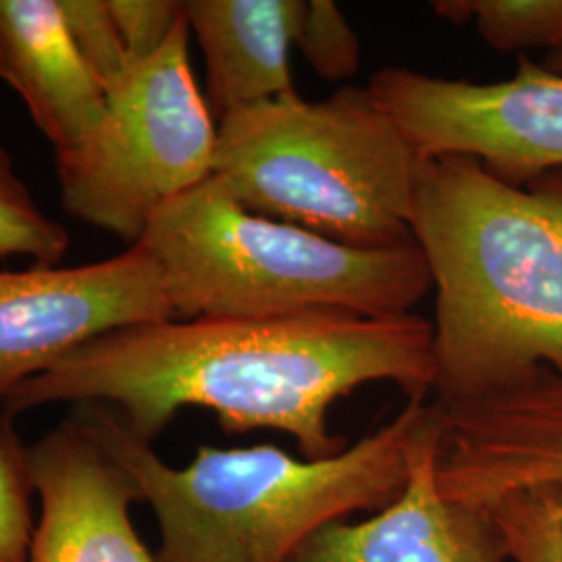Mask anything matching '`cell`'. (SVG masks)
Masks as SVG:
<instances>
[{
	"instance_id": "obj_1",
	"label": "cell",
	"mask_w": 562,
	"mask_h": 562,
	"mask_svg": "<svg viewBox=\"0 0 562 562\" xmlns=\"http://www.w3.org/2000/svg\"><path fill=\"white\" fill-rule=\"evenodd\" d=\"M367 383L406 401L436 385L431 322L417 313L311 311L271 319H188L117 329L63 357L4 402L7 415L53 402H101L153 442L181 408L211 411L227 434L273 429L304 459L348 443L329 411Z\"/></svg>"
},
{
	"instance_id": "obj_2",
	"label": "cell",
	"mask_w": 562,
	"mask_h": 562,
	"mask_svg": "<svg viewBox=\"0 0 562 562\" xmlns=\"http://www.w3.org/2000/svg\"><path fill=\"white\" fill-rule=\"evenodd\" d=\"M411 236L436 294V402L562 378V171L517 186L469 157H425Z\"/></svg>"
},
{
	"instance_id": "obj_3",
	"label": "cell",
	"mask_w": 562,
	"mask_h": 562,
	"mask_svg": "<svg viewBox=\"0 0 562 562\" xmlns=\"http://www.w3.org/2000/svg\"><path fill=\"white\" fill-rule=\"evenodd\" d=\"M76 419L153 506L159 562H290L323 527L398 498L438 408L406 401L392 422L329 459H296L267 443L199 446L183 469L162 461L106 404L81 402Z\"/></svg>"
},
{
	"instance_id": "obj_4",
	"label": "cell",
	"mask_w": 562,
	"mask_h": 562,
	"mask_svg": "<svg viewBox=\"0 0 562 562\" xmlns=\"http://www.w3.org/2000/svg\"><path fill=\"white\" fill-rule=\"evenodd\" d=\"M140 241L159 265L181 322L311 311L406 315L431 292L415 241L341 244L248 211L215 178L167 202Z\"/></svg>"
},
{
	"instance_id": "obj_5",
	"label": "cell",
	"mask_w": 562,
	"mask_h": 562,
	"mask_svg": "<svg viewBox=\"0 0 562 562\" xmlns=\"http://www.w3.org/2000/svg\"><path fill=\"white\" fill-rule=\"evenodd\" d=\"M425 157L367 88L325 101L299 92L220 120L213 178L252 213L325 238L411 244Z\"/></svg>"
},
{
	"instance_id": "obj_6",
	"label": "cell",
	"mask_w": 562,
	"mask_h": 562,
	"mask_svg": "<svg viewBox=\"0 0 562 562\" xmlns=\"http://www.w3.org/2000/svg\"><path fill=\"white\" fill-rule=\"evenodd\" d=\"M217 132L192 71L183 15L155 55L130 63L106 90L92 136L57 155L60 204L134 246L159 209L213 178Z\"/></svg>"
},
{
	"instance_id": "obj_7",
	"label": "cell",
	"mask_w": 562,
	"mask_h": 562,
	"mask_svg": "<svg viewBox=\"0 0 562 562\" xmlns=\"http://www.w3.org/2000/svg\"><path fill=\"white\" fill-rule=\"evenodd\" d=\"M367 92L423 157H469L517 186L562 171V74L525 55L506 80L385 67Z\"/></svg>"
},
{
	"instance_id": "obj_8",
	"label": "cell",
	"mask_w": 562,
	"mask_h": 562,
	"mask_svg": "<svg viewBox=\"0 0 562 562\" xmlns=\"http://www.w3.org/2000/svg\"><path fill=\"white\" fill-rule=\"evenodd\" d=\"M171 319L161 269L142 241L106 261L0 271V402L88 341Z\"/></svg>"
},
{
	"instance_id": "obj_9",
	"label": "cell",
	"mask_w": 562,
	"mask_h": 562,
	"mask_svg": "<svg viewBox=\"0 0 562 562\" xmlns=\"http://www.w3.org/2000/svg\"><path fill=\"white\" fill-rule=\"evenodd\" d=\"M436 406V482L446 498L485 506L522 487L562 483L561 375L540 369L508 390Z\"/></svg>"
},
{
	"instance_id": "obj_10",
	"label": "cell",
	"mask_w": 562,
	"mask_h": 562,
	"mask_svg": "<svg viewBox=\"0 0 562 562\" xmlns=\"http://www.w3.org/2000/svg\"><path fill=\"white\" fill-rule=\"evenodd\" d=\"M27 473L41 498L30 562H159L130 519L136 483L83 423H60L30 446Z\"/></svg>"
},
{
	"instance_id": "obj_11",
	"label": "cell",
	"mask_w": 562,
	"mask_h": 562,
	"mask_svg": "<svg viewBox=\"0 0 562 562\" xmlns=\"http://www.w3.org/2000/svg\"><path fill=\"white\" fill-rule=\"evenodd\" d=\"M438 446L440 413L415 446L394 503L367 521L323 527L290 562H510L487 506L442 496Z\"/></svg>"
},
{
	"instance_id": "obj_12",
	"label": "cell",
	"mask_w": 562,
	"mask_h": 562,
	"mask_svg": "<svg viewBox=\"0 0 562 562\" xmlns=\"http://www.w3.org/2000/svg\"><path fill=\"white\" fill-rule=\"evenodd\" d=\"M0 80L55 155L88 140L106 113V92L71 41L59 0H0Z\"/></svg>"
},
{
	"instance_id": "obj_13",
	"label": "cell",
	"mask_w": 562,
	"mask_h": 562,
	"mask_svg": "<svg viewBox=\"0 0 562 562\" xmlns=\"http://www.w3.org/2000/svg\"><path fill=\"white\" fill-rule=\"evenodd\" d=\"M183 15L204 59L213 117L294 94L290 53L304 0H186Z\"/></svg>"
},
{
	"instance_id": "obj_14",
	"label": "cell",
	"mask_w": 562,
	"mask_h": 562,
	"mask_svg": "<svg viewBox=\"0 0 562 562\" xmlns=\"http://www.w3.org/2000/svg\"><path fill=\"white\" fill-rule=\"evenodd\" d=\"M438 18L450 23H475L487 46L503 53L562 48V0H438Z\"/></svg>"
},
{
	"instance_id": "obj_15",
	"label": "cell",
	"mask_w": 562,
	"mask_h": 562,
	"mask_svg": "<svg viewBox=\"0 0 562 562\" xmlns=\"http://www.w3.org/2000/svg\"><path fill=\"white\" fill-rule=\"evenodd\" d=\"M69 248L67 227L42 211L0 142V261L27 257L38 267H59Z\"/></svg>"
},
{
	"instance_id": "obj_16",
	"label": "cell",
	"mask_w": 562,
	"mask_h": 562,
	"mask_svg": "<svg viewBox=\"0 0 562 562\" xmlns=\"http://www.w3.org/2000/svg\"><path fill=\"white\" fill-rule=\"evenodd\" d=\"M510 562H562V483H542L485 504Z\"/></svg>"
},
{
	"instance_id": "obj_17",
	"label": "cell",
	"mask_w": 562,
	"mask_h": 562,
	"mask_svg": "<svg viewBox=\"0 0 562 562\" xmlns=\"http://www.w3.org/2000/svg\"><path fill=\"white\" fill-rule=\"evenodd\" d=\"M294 48L323 80H348L361 67L359 34L331 0H304Z\"/></svg>"
},
{
	"instance_id": "obj_18",
	"label": "cell",
	"mask_w": 562,
	"mask_h": 562,
	"mask_svg": "<svg viewBox=\"0 0 562 562\" xmlns=\"http://www.w3.org/2000/svg\"><path fill=\"white\" fill-rule=\"evenodd\" d=\"M30 492L27 448L9 423L0 422V562H30Z\"/></svg>"
},
{
	"instance_id": "obj_19",
	"label": "cell",
	"mask_w": 562,
	"mask_h": 562,
	"mask_svg": "<svg viewBox=\"0 0 562 562\" xmlns=\"http://www.w3.org/2000/svg\"><path fill=\"white\" fill-rule=\"evenodd\" d=\"M59 7L81 59L106 92L130 65L109 0H59Z\"/></svg>"
},
{
	"instance_id": "obj_20",
	"label": "cell",
	"mask_w": 562,
	"mask_h": 562,
	"mask_svg": "<svg viewBox=\"0 0 562 562\" xmlns=\"http://www.w3.org/2000/svg\"><path fill=\"white\" fill-rule=\"evenodd\" d=\"M109 7L130 63L155 55L183 20L178 0H109Z\"/></svg>"
},
{
	"instance_id": "obj_21",
	"label": "cell",
	"mask_w": 562,
	"mask_h": 562,
	"mask_svg": "<svg viewBox=\"0 0 562 562\" xmlns=\"http://www.w3.org/2000/svg\"><path fill=\"white\" fill-rule=\"evenodd\" d=\"M542 65L546 69H550V71L562 74V48L554 50V53H550V55H546V57H543Z\"/></svg>"
}]
</instances>
